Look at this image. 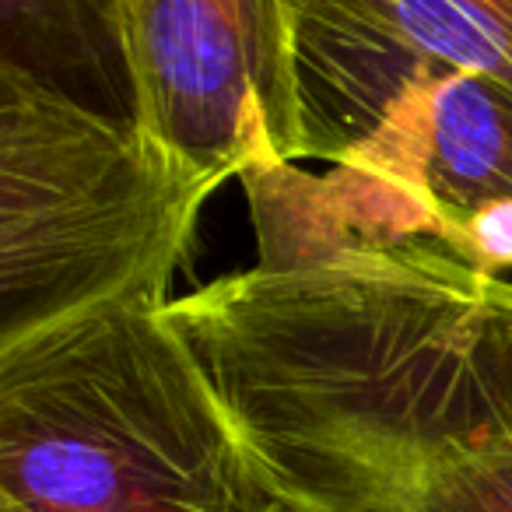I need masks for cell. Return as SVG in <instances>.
Instances as JSON below:
<instances>
[{
    "label": "cell",
    "instance_id": "8992f818",
    "mask_svg": "<svg viewBox=\"0 0 512 512\" xmlns=\"http://www.w3.org/2000/svg\"><path fill=\"white\" fill-rule=\"evenodd\" d=\"M306 158L334 165L428 74L512 99V0H292Z\"/></svg>",
    "mask_w": 512,
    "mask_h": 512
},
{
    "label": "cell",
    "instance_id": "3957f363",
    "mask_svg": "<svg viewBox=\"0 0 512 512\" xmlns=\"http://www.w3.org/2000/svg\"><path fill=\"white\" fill-rule=\"evenodd\" d=\"M211 186L127 113L0 60V348L106 306H165Z\"/></svg>",
    "mask_w": 512,
    "mask_h": 512
},
{
    "label": "cell",
    "instance_id": "ba28073f",
    "mask_svg": "<svg viewBox=\"0 0 512 512\" xmlns=\"http://www.w3.org/2000/svg\"><path fill=\"white\" fill-rule=\"evenodd\" d=\"M0 512H25L22 505H15L11 498H0Z\"/></svg>",
    "mask_w": 512,
    "mask_h": 512
},
{
    "label": "cell",
    "instance_id": "6da1fadb",
    "mask_svg": "<svg viewBox=\"0 0 512 512\" xmlns=\"http://www.w3.org/2000/svg\"><path fill=\"white\" fill-rule=\"evenodd\" d=\"M299 512H512V281L425 242L246 267L162 309Z\"/></svg>",
    "mask_w": 512,
    "mask_h": 512
},
{
    "label": "cell",
    "instance_id": "52a82bcc",
    "mask_svg": "<svg viewBox=\"0 0 512 512\" xmlns=\"http://www.w3.org/2000/svg\"><path fill=\"white\" fill-rule=\"evenodd\" d=\"M435 246L460 256L463 264L477 267V271H512V204L488 207L474 218L456 221Z\"/></svg>",
    "mask_w": 512,
    "mask_h": 512
},
{
    "label": "cell",
    "instance_id": "9c48e42d",
    "mask_svg": "<svg viewBox=\"0 0 512 512\" xmlns=\"http://www.w3.org/2000/svg\"><path fill=\"white\" fill-rule=\"evenodd\" d=\"M274 512H299V509H288V505H278V509H274Z\"/></svg>",
    "mask_w": 512,
    "mask_h": 512
},
{
    "label": "cell",
    "instance_id": "277c9868",
    "mask_svg": "<svg viewBox=\"0 0 512 512\" xmlns=\"http://www.w3.org/2000/svg\"><path fill=\"white\" fill-rule=\"evenodd\" d=\"M239 183L256 228V267L435 246L456 221L512 204V99L470 74H428L323 176L264 162Z\"/></svg>",
    "mask_w": 512,
    "mask_h": 512
},
{
    "label": "cell",
    "instance_id": "5b68a950",
    "mask_svg": "<svg viewBox=\"0 0 512 512\" xmlns=\"http://www.w3.org/2000/svg\"><path fill=\"white\" fill-rule=\"evenodd\" d=\"M109 18L130 120L200 183L306 158L292 0H113Z\"/></svg>",
    "mask_w": 512,
    "mask_h": 512
},
{
    "label": "cell",
    "instance_id": "7a4b0ae2",
    "mask_svg": "<svg viewBox=\"0 0 512 512\" xmlns=\"http://www.w3.org/2000/svg\"><path fill=\"white\" fill-rule=\"evenodd\" d=\"M165 306L92 309L0 348V498L25 512L278 509Z\"/></svg>",
    "mask_w": 512,
    "mask_h": 512
}]
</instances>
